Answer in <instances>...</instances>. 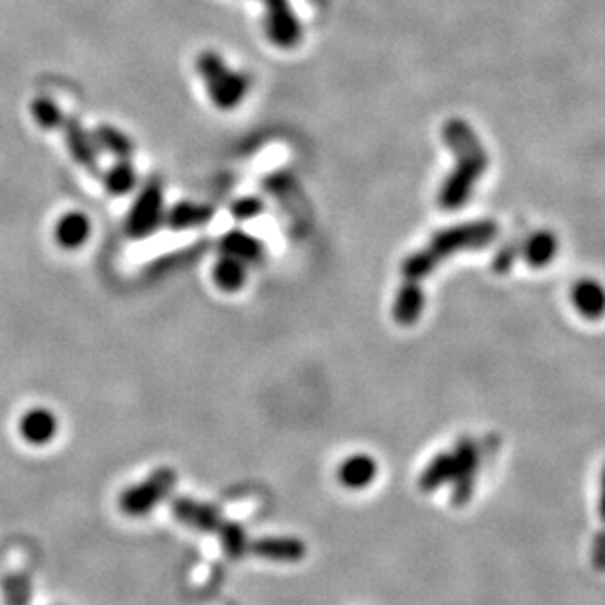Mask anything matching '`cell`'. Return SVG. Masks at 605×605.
Masks as SVG:
<instances>
[{
  "label": "cell",
  "instance_id": "cell-1",
  "mask_svg": "<svg viewBox=\"0 0 605 605\" xmlns=\"http://www.w3.org/2000/svg\"><path fill=\"white\" fill-rule=\"evenodd\" d=\"M442 136L456 158V165L440 185L439 207L452 213L468 203L488 169L490 158L476 130L462 118H450L442 128Z\"/></svg>",
  "mask_w": 605,
  "mask_h": 605
},
{
  "label": "cell",
  "instance_id": "cell-2",
  "mask_svg": "<svg viewBox=\"0 0 605 605\" xmlns=\"http://www.w3.org/2000/svg\"><path fill=\"white\" fill-rule=\"evenodd\" d=\"M499 236L495 220H470L464 224L448 226L433 234L429 246L409 254L401 266L403 281L421 283L439 268L440 262L464 250H482Z\"/></svg>",
  "mask_w": 605,
  "mask_h": 605
},
{
  "label": "cell",
  "instance_id": "cell-3",
  "mask_svg": "<svg viewBox=\"0 0 605 605\" xmlns=\"http://www.w3.org/2000/svg\"><path fill=\"white\" fill-rule=\"evenodd\" d=\"M197 71L209 91L211 101L219 109L238 107L250 89L248 75L230 69L226 61L215 52H203L197 57Z\"/></svg>",
  "mask_w": 605,
  "mask_h": 605
},
{
  "label": "cell",
  "instance_id": "cell-4",
  "mask_svg": "<svg viewBox=\"0 0 605 605\" xmlns=\"http://www.w3.org/2000/svg\"><path fill=\"white\" fill-rule=\"evenodd\" d=\"M177 484V474L171 468H158L148 480L128 488L120 495V509L130 517L148 515L158 503H162Z\"/></svg>",
  "mask_w": 605,
  "mask_h": 605
},
{
  "label": "cell",
  "instance_id": "cell-5",
  "mask_svg": "<svg viewBox=\"0 0 605 605\" xmlns=\"http://www.w3.org/2000/svg\"><path fill=\"white\" fill-rule=\"evenodd\" d=\"M450 452L454 458V478H452L450 499L456 507H462L474 494L480 474V464H482V452H480V444L470 437L456 440Z\"/></svg>",
  "mask_w": 605,
  "mask_h": 605
},
{
  "label": "cell",
  "instance_id": "cell-6",
  "mask_svg": "<svg viewBox=\"0 0 605 605\" xmlns=\"http://www.w3.org/2000/svg\"><path fill=\"white\" fill-rule=\"evenodd\" d=\"M164 224V191L158 179H150L140 191L128 219L126 232L140 240L156 232L158 226Z\"/></svg>",
  "mask_w": 605,
  "mask_h": 605
},
{
  "label": "cell",
  "instance_id": "cell-7",
  "mask_svg": "<svg viewBox=\"0 0 605 605\" xmlns=\"http://www.w3.org/2000/svg\"><path fill=\"white\" fill-rule=\"evenodd\" d=\"M264 28L277 48H295L301 42L303 28L289 0H264Z\"/></svg>",
  "mask_w": 605,
  "mask_h": 605
},
{
  "label": "cell",
  "instance_id": "cell-8",
  "mask_svg": "<svg viewBox=\"0 0 605 605\" xmlns=\"http://www.w3.org/2000/svg\"><path fill=\"white\" fill-rule=\"evenodd\" d=\"M57 130H63L65 144H67L73 160L83 169H87L93 177H101L99 150L95 146L93 136L75 118H69V116L61 118V124L57 126Z\"/></svg>",
  "mask_w": 605,
  "mask_h": 605
},
{
  "label": "cell",
  "instance_id": "cell-9",
  "mask_svg": "<svg viewBox=\"0 0 605 605\" xmlns=\"http://www.w3.org/2000/svg\"><path fill=\"white\" fill-rule=\"evenodd\" d=\"M171 511L179 523L201 533H215L224 521L215 505L191 497H175L171 501Z\"/></svg>",
  "mask_w": 605,
  "mask_h": 605
},
{
  "label": "cell",
  "instance_id": "cell-10",
  "mask_svg": "<svg viewBox=\"0 0 605 605\" xmlns=\"http://www.w3.org/2000/svg\"><path fill=\"white\" fill-rule=\"evenodd\" d=\"M572 303L588 321H600L605 315V287L592 277L578 279L572 287Z\"/></svg>",
  "mask_w": 605,
  "mask_h": 605
},
{
  "label": "cell",
  "instance_id": "cell-11",
  "mask_svg": "<svg viewBox=\"0 0 605 605\" xmlns=\"http://www.w3.org/2000/svg\"><path fill=\"white\" fill-rule=\"evenodd\" d=\"M425 309V291L421 283L403 281L393 303V319L401 327L415 325Z\"/></svg>",
  "mask_w": 605,
  "mask_h": 605
},
{
  "label": "cell",
  "instance_id": "cell-12",
  "mask_svg": "<svg viewBox=\"0 0 605 605\" xmlns=\"http://www.w3.org/2000/svg\"><path fill=\"white\" fill-rule=\"evenodd\" d=\"M378 478V462L370 454H354L338 468V480L344 488L360 492Z\"/></svg>",
  "mask_w": 605,
  "mask_h": 605
},
{
  "label": "cell",
  "instance_id": "cell-13",
  "mask_svg": "<svg viewBox=\"0 0 605 605\" xmlns=\"http://www.w3.org/2000/svg\"><path fill=\"white\" fill-rule=\"evenodd\" d=\"M305 543L295 537H262L250 543V552L274 560V562H297L305 556Z\"/></svg>",
  "mask_w": 605,
  "mask_h": 605
},
{
  "label": "cell",
  "instance_id": "cell-14",
  "mask_svg": "<svg viewBox=\"0 0 605 605\" xmlns=\"http://www.w3.org/2000/svg\"><path fill=\"white\" fill-rule=\"evenodd\" d=\"M558 252V238L550 230H537L521 242V256L531 268H545L554 260Z\"/></svg>",
  "mask_w": 605,
  "mask_h": 605
},
{
  "label": "cell",
  "instance_id": "cell-15",
  "mask_svg": "<svg viewBox=\"0 0 605 605\" xmlns=\"http://www.w3.org/2000/svg\"><path fill=\"white\" fill-rule=\"evenodd\" d=\"M220 254H226V256H232V258H238L240 262H244L246 266L250 264H258L262 262L264 258V244L242 232V230H232L228 234L222 236L220 240Z\"/></svg>",
  "mask_w": 605,
  "mask_h": 605
},
{
  "label": "cell",
  "instance_id": "cell-16",
  "mask_svg": "<svg viewBox=\"0 0 605 605\" xmlns=\"http://www.w3.org/2000/svg\"><path fill=\"white\" fill-rule=\"evenodd\" d=\"M20 433L30 444L44 446L57 435V419L48 409H32L22 417Z\"/></svg>",
  "mask_w": 605,
  "mask_h": 605
},
{
  "label": "cell",
  "instance_id": "cell-17",
  "mask_svg": "<svg viewBox=\"0 0 605 605\" xmlns=\"http://www.w3.org/2000/svg\"><path fill=\"white\" fill-rule=\"evenodd\" d=\"M91 234V222L83 213H67L55 226V240L61 248L75 250L87 242Z\"/></svg>",
  "mask_w": 605,
  "mask_h": 605
},
{
  "label": "cell",
  "instance_id": "cell-18",
  "mask_svg": "<svg viewBox=\"0 0 605 605\" xmlns=\"http://www.w3.org/2000/svg\"><path fill=\"white\" fill-rule=\"evenodd\" d=\"M454 478V458L452 452H440L437 454L429 466L423 470L419 478V490L423 494H435L442 486L452 484Z\"/></svg>",
  "mask_w": 605,
  "mask_h": 605
},
{
  "label": "cell",
  "instance_id": "cell-19",
  "mask_svg": "<svg viewBox=\"0 0 605 605\" xmlns=\"http://www.w3.org/2000/svg\"><path fill=\"white\" fill-rule=\"evenodd\" d=\"M213 219V209L205 205H193V203H179L175 205L167 215L164 222L171 230H189L209 224Z\"/></svg>",
  "mask_w": 605,
  "mask_h": 605
},
{
  "label": "cell",
  "instance_id": "cell-20",
  "mask_svg": "<svg viewBox=\"0 0 605 605\" xmlns=\"http://www.w3.org/2000/svg\"><path fill=\"white\" fill-rule=\"evenodd\" d=\"M97 150H103L107 154H112L116 160H132L134 154V144L130 142L128 136H124L120 130L114 126H99L93 134Z\"/></svg>",
  "mask_w": 605,
  "mask_h": 605
},
{
  "label": "cell",
  "instance_id": "cell-21",
  "mask_svg": "<svg viewBox=\"0 0 605 605\" xmlns=\"http://www.w3.org/2000/svg\"><path fill=\"white\" fill-rule=\"evenodd\" d=\"M246 275H248V266L244 262H240L238 258L220 254L219 262L215 264L213 277L222 291H226V293L238 291L244 285Z\"/></svg>",
  "mask_w": 605,
  "mask_h": 605
},
{
  "label": "cell",
  "instance_id": "cell-22",
  "mask_svg": "<svg viewBox=\"0 0 605 605\" xmlns=\"http://www.w3.org/2000/svg\"><path fill=\"white\" fill-rule=\"evenodd\" d=\"M105 189L114 197L128 195L136 187V169L132 165V160H116V165H112L107 175H101Z\"/></svg>",
  "mask_w": 605,
  "mask_h": 605
},
{
  "label": "cell",
  "instance_id": "cell-23",
  "mask_svg": "<svg viewBox=\"0 0 605 605\" xmlns=\"http://www.w3.org/2000/svg\"><path fill=\"white\" fill-rule=\"evenodd\" d=\"M217 533L220 535V545L228 558L238 560L250 550V541L242 525L232 521H222Z\"/></svg>",
  "mask_w": 605,
  "mask_h": 605
},
{
  "label": "cell",
  "instance_id": "cell-24",
  "mask_svg": "<svg viewBox=\"0 0 605 605\" xmlns=\"http://www.w3.org/2000/svg\"><path fill=\"white\" fill-rule=\"evenodd\" d=\"M32 116L46 130H57V126L61 124V118H63L59 107L52 99H46V97H38L32 103Z\"/></svg>",
  "mask_w": 605,
  "mask_h": 605
},
{
  "label": "cell",
  "instance_id": "cell-25",
  "mask_svg": "<svg viewBox=\"0 0 605 605\" xmlns=\"http://www.w3.org/2000/svg\"><path fill=\"white\" fill-rule=\"evenodd\" d=\"M517 258H521V240H513L509 244L501 246L494 256L492 268L497 274H507L513 268Z\"/></svg>",
  "mask_w": 605,
  "mask_h": 605
},
{
  "label": "cell",
  "instance_id": "cell-26",
  "mask_svg": "<svg viewBox=\"0 0 605 605\" xmlns=\"http://www.w3.org/2000/svg\"><path fill=\"white\" fill-rule=\"evenodd\" d=\"M262 209H264V205L258 199L246 197L232 205V215L238 220H250L258 217L262 213Z\"/></svg>",
  "mask_w": 605,
  "mask_h": 605
},
{
  "label": "cell",
  "instance_id": "cell-27",
  "mask_svg": "<svg viewBox=\"0 0 605 605\" xmlns=\"http://www.w3.org/2000/svg\"><path fill=\"white\" fill-rule=\"evenodd\" d=\"M28 584L22 578H16L8 584V598L12 605H28Z\"/></svg>",
  "mask_w": 605,
  "mask_h": 605
},
{
  "label": "cell",
  "instance_id": "cell-28",
  "mask_svg": "<svg viewBox=\"0 0 605 605\" xmlns=\"http://www.w3.org/2000/svg\"><path fill=\"white\" fill-rule=\"evenodd\" d=\"M592 566L598 572H605V531H600L592 543Z\"/></svg>",
  "mask_w": 605,
  "mask_h": 605
},
{
  "label": "cell",
  "instance_id": "cell-29",
  "mask_svg": "<svg viewBox=\"0 0 605 605\" xmlns=\"http://www.w3.org/2000/svg\"><path fill=\"white\" fill-rule=\"evenodd\" d=\"M598 513H600V519H602V525H604L605 531V468L602 472V482H600V497H598Z\"/></svg>",
  "mask_w": 605,
  "mask_h": 605
}]
</instances>
